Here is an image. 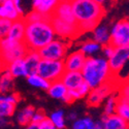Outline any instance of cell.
Wrapping results in <instances>:
<instances>
[{
    "mask_svg": "<svg viewBox=\"0 0 129 129\" xmlns=\"http://www.w3.org/2000/svg\"><path fill=\"white\" fill-rule=\"evenodd\" d=\"M56 37V32L51 22V18H46L37 22H26L24 42L29 50L39 51Z\"/></svg>",
    "mask_w": 129,
    "mask_h": 129,
    "instance_id": "obj_1",
    "label": "cell"
},
{
    "mask_svg": "<svg viewBox=\"0 0 129 129\" xmlns=\"http://www.w3.org/2000/svg\"><path fill=\"white\" fill-rule=\"evenodd\" d=\"M85 82L87 83L91 89L112 81L115 79L109 60L106 58H99L90 56L86 60V63L82 69Z\"/></svg>",
    "mask_w": 129,
    "mask_h": 129,
    "instance_id": "obj_2",
    "label": "cell"
},
{
    "mask_svg": "<svg viewBox=\"0 0 129 129\" xmlns=\"http://www.w3.org/2000/svg\"><path fill=\"white\" fill-rule=\"evenodd\" d=\"M71 3L78 23L88 21L100 22L104 16L102 4L96 2L95 0H71Z\"/></svg>",
    "mask_w": 129,
    "mask_h": 129,
    "instance_id": "obj_3",
    "label": "cell"
},
{
    "mask_svg": "<svg viewBox=\"0 0 129 129\" xmlns=\"http://www.w3.org/2000/svg\"><path fill=\"white\" fill-rule=\"evenodd\" d=\"M24 41H15L7 37L1 38V64L2 68L18 59H23L29 52Z\"/></svg>",
    "mask_w": 129,
    "mask_h": 129,
    "instance_id": "obj_4",
    "label": "cell"
},
{
    "mask_svg": "<svg viewBox=\"0 0 129 129\" xmlns=\"http://www.w3.org/2000/svg\"><path fill=\"white\" fill-rule=\"evenodd\" d=\"M65 64L64 60H48V59H41L37 73H39L41 77H44L48 81L55 82L61 80L62 76L65 72Z\"/></svg>",
    "mask_w": 129,
    "mask_h": 129,
    "instance_id": "obj_5",
    "label": "cell"
},
{
    "mask_svg": "<svg viewBox=\"0 0 129 129\" xmlns=\"http://www.w3.org/2000/svg\"><path fill=\"white\" fill-rule=\"evenodd\" d=\"M68 46L65 41L61 39H54L50 44L41 48L38 52L41 59L48 60H64L66 58Z\"/></svg>",
    "mask_w": 129,
    "mask_h": 129,
    "instance_id": "obj_6",
    "label": "cell"
},
{
    "mask_svg": "<svg viewBox=\"0 0 129 129\" xmlns=\"http://www.w3.org/2000/svg\"><path fill=\"white\" fill-rule=\"evenodd\" d=\"M111 44L114 47H123L129 45V20L123 19L111 28Z\"/></svg>",
    "mask_w": 129,
    "mask_h": 129,
    "instance_id": "obj_7",
    "label": "cell"
},
{
    "mask_svg": "<svg viewBox=\"0 0 129 129\" xmlns=\"http://www.w3.org/2000/svg\"><path fill=\"white\" fill-rule=\"evenodd\" d=\"M116 87H117V85H116L115 79H114L112 81H109V82L98 86V87H96L94 89H91L90 93L87 96L88 104L91 106L99 105L104 99H106L110 95H112V93L114 92Z\"/></svg>",
    "mask_w": 129,
    "mask_h": 129,
    "instance_id": "obj_8",
    "label": "cell"
},
{
    "mask_svg": "<svg viewBox=\"0 0 129 129\" xmlns=\"http://www.w3.org/2000/svg\"><path fill=\"white\" fill-rule=\"evenodd\" d=\"M51 22L56 32V35L60 38H74L81 34L78 24H71L56 16L51 17Z\"/></svg>",
    "mask_w": 129,
    "mask_h": 129,
    "instance_id": "obj_9",
    "label": "cell"
},
{
    "mask_svg": "<svg viewBox=\"0 0 129 129\" xmlns=\"http://www.w3.org/2000/svg\"><path fill=\"white\" fill-rule=\"evenodd\" d=\"M107 60H109L113 73L117 76L126 65V63L129 61V45L123 47H117L115 49L113 56Z\"/></svg>",
    "mask_w": 129,
    "mask_h": 129,
    "instance_id": "obj_10",
    "label": "cell"
},
{
    "mask_svg": "<svg viewBox=\"0 0 129 129\" xmlns=\"http://www.w3.org/2000/svg\"><path fill=\"white\" fill-rule=\"evenodd\" d=\"M54 16H56L64 21H66L68 23L71 24H78L76 16H74V12H73V7H72V3L71 0H63V1H59Z\"/></svg>",
    "mask_w": 129,
    "mask_h": 129,
    "instance_id": "obj_11",
    "label": "cell"
},
{
    "mask_svg": "<svg viewBox=\"0 0 129 129\" xmlns=\"http://www.w3.org/2000/svg\"><path fill=\"white\" fill-rule=\"evenodd\" d=\"M87 58L88 57L86 56L81 50L69 54V55L66 56V58L64 59V64H65L66 70L82 71Z\"/></svg>",
    "mask_w": 129,
    "mask_h": 129,
    "instance_id": "obj_12",
    "label": "cell"
},
{
    "mask_svg": "<svg viewBox=\"0 0 129 129\" xmlns=\"http://www.w3.org/2000/svg\"><path fill=\"white\" fill-rule=\"evenodd\" d=\"M61 81L67 87L68 90H74L85 83V79L82 71H73V70H65L61 78Z\"/></svg>",
    "mask_w": 129,
    "mask_h": 129,
    "instance_id": "obj_13",
    "label": "cell"
},
{
    "mask_svg": "<svg viewBox=\"0 0 129 129\" xmlns=\"http://www.w3.org/2000/svg\"><path fill=\"white\" fill-rule=\"evenodd\" d=\"M25 31H26V21L24 18H20L16 21H13L12 27H10L6 37L15 41H24Z\"/></svg>",
    "mask_w": 129,
    "mask_h": 129,
    "instance_id": "obj_14",
    "label": "cell"
},
{
    "mask_svg": "<svg viewBox=\"0 0 129 129\" xmlns=\"http://www.w3.org/2000/svg\"><path fill=\"white\" fill-rule=\"evenodd\" d=\"M101 119L104 123V129H126L129 128V123L123 118L114 113L112 115H103Z\"/></svg>",
    "mask_w": 129,
    "mask_h": 129,
    "instance_id": "obj_15",
    "label": "cell"
},
{
    "mask_svg": "<svg viewBox=\"0 0 129 129\" xmlns=\"http://www.w3.org/2000/svg\"><path fill=\"white\" fill-rule=\"evenodd\" d=\"M48 93L52 98L65 102L68 94V89L61 80H58L51 83L50 88L48 89Z\"/></svg>",
    "mask_w": 129,
    "mask_h": 129,
    "instance_id": "obj_16",
    "label": "cell"
},
{
    "mask_svg": "<svg viewBox=\"0 0 129 129\" xmlns=\"http://www.w3.org/2000/svg\"><path fill=\"white\" fill-rule=\"evenodd\" d=\"M0 17L8 19L10 21H16L20 18H23L16 7L13 0H5L0 5Z\"/></svg>",
    "mask_w": 129,
    "mask_h": 129,
    "instance_id": "obj_17",
    "label": "cell"
},
{
    "mask_svg": "<svg viewBox=\"0 0 129 129\" xmlns=\"http://www.w3.org/2000/svg\"><path fill=\"white\" fill-rule=\"evenodd\" d=\"M24 60H25V65L27 69V77L30 76V74L36 73L38 69V65L41 61L39 52L35 50H30L25 56Z\"/></svg>",
    "mask_w": 129,
    "mask_h": 129,
    "instance_id": "obj_18",
    "label": "cell"
},
{
    "mask_svg": "<svg viewBox=\"0 0 129 129\" xmlns=\"http://www.w3.org/2000/svg\"><path fill=\"white\" fill-rule=\"evenodd\" d=\"M58 3L59 0H38L37 2L33 3V7L46 17L51 18L55 13V9Z\"/></svg>",
    "mask_w": 129,
    "mask_h": 129,
    "instance_id": "obj_19",
    "label": "cell"
},
{
    "mask_svg": "<svg viewBox=\"0 0 129 129\" xmlns=\"http://www.w3.org/2000/svg\"><path fill=\"white\" fill-rule=\"evenodd\" d=\"M3 70H7L12 76L16 78H21V77H27V69L25 65V60L23 59H18L12 63L7 64L5 67L2 68Z\"/></svg>",
    "mask_w": 129,
    "mask_h": 129,
    "instance_id": "obj_20",
    "label": "cell"
},
{
    "mask_svg": "<svg viewBox=\"0 0 129 129\" xmlns=\"http://www.w3.org/2000/svg\"><path fill=\"white\" fill-rule=\"evenodd\" d=\"M93 39L101 46L111 42V29L105 25H98L93 31Z\"/></svg>",
    "mask_w": 129,
    "mask_h": 129,
    "instance_id": "obj_21",
    "label": "cell"
},
{
    "mask_svg": "<svg viewBox=\"0 0 129 129\" xmlns=\"http://www.w3.org/2000/svg\"><path fill=\"white\" fill-rule=\"evenodd\" d=\"M91 88L90 86L87 83H84L81 87H79L78 89H74V90H68V94H67V98L66 101L67 103H71L73 101H76L78 99H81L83 97H86L88 96V94L90 93Z\"/></svg>",
    "mask_w": 129,
    "mask_h": 129,
    "instance_id": "obj_22",
    "label": "cell"
},
{
    "mask_svg": "<svg viewBox=\"0 0 129 129\" xmlns=\"http://www.w3.org/2000/svg\"><path fill=\"white\" fill-rule=\"evenodd\" d=\"M26 79H27V83L34 88L45 90V91H48V89L50 88L51 82L48 81L47 79H45L44 77H41L37 72L33 73V74H30V76L26 77Z\"/></svg>",
    "mask_w": 129,
    "mask_h": 129,
    "instance_id": "obj_23",
    "label": "cell"
},
{
    "mask_svg": "<svg viewBox=\"0 0 129 129\" xmlns=\"http://www.w3.org/2000/svg\"><path fill=\"white\" fill-rule=\"evenodd\" d=\"M35 113L33 106H26L25 109L20 111L17 115V122L21 126H28L32 122V118Z\"/></svg>",
    "mask_w": 129,
    "mask_h": 129,
    "instance_id": "obj_24",
    "label": "cell"
},
{
    "mask_svg": "<svg viewBox=\"0 0 129 129\" xmlns=\"http://www.w3.org/2000/svg\"><path fill=\"white\" fill-rule=\"evenodd\" d=\"M101 49H102V46L100 44H98L97 41H95L94 39L90 40V41H86L85 44H83L82 47H81V51L87 57L93 56L94 54L101 51Z\"/></svg>",
    "mask_w": 129,
    "mask_h": 129,
    "instance_id": "obj_25",
    "label": "cell"
},
{
    "mask_svg": "<svg viewBox=\"0 0 129 129\" xmlns=\"http://www.w3.org/2000/svg\"><path fill=\"white\" fill-rule=\"evenodd\" d=\"M14 79L15 78L7 70L3 71L1 76V80H0V90H1V93H6L14 89V83H13Z\"/></svg>",
    "mask_w": 129,
    "mask_h": 129,
    "instance_id": "obj_26",
    "label": "cell"
},
{
    "mask_svg": "<svg viewBox=\"0 0 129 129\" xmlns=\"http://www.w3.org/2000/svg\"><path fill=\"white\" fill-rule=\"evenodd\" d=\"M73 129H96V122L90 117H84L72 123Z\"/></svg>",
    "mask_w": 129,
    "mask_h": 129,
    "instance_id": "obj_27",
    "label": "cell"
},
{
    "mask_svg": "<svg viewBox=\"0 0 129 129\" xmlns=\"http://www.w3.org/2000/svg\"><path fill=\"white\" fill-rule=\"evenodd\" d=\"M116 113L118 115H120L123 119H125L129 123V100H125L119 97Z\"/></svg>",
    "mask_w": 129,
    "mask_h": 129,
    "instance_id": "obj_28",
    "label": "cell"
},
{
    "mask_svg": "<svg viewBox=\"0 0 129 129\" xmlns=\"http://www.w3.org/2000/svg\"><path fill=\"white\" fill-rule=\"evenodd\" d=\"M16 104L5 100H0V117L9 118L15 114Z\"/></svg>",
    "mask_w": 129,
    "mask_h": 129,
    "instance_id": "obj_29",
    "label": "cell"
},
{
    "mask_svg": "<svg viewBox=\"0 0 129 129\" xmlns=\"http://www.w3.org/2000/svg\"><path fill=\"white\" fill-rule=\"evenodd\" d=\"M52 122L54 123L55 127L57 129H63L66 126L65 124V117H64V112L62 110H58L56 112H54L50 116Z\"/></svg>",
    "mask_w": 129,
    "mask_h": 129,
    "instance_id": "obj_30",
    "label": "cell"
},
{
    "mask_svg": "<svg viewBox=\"0 0 129 129\" xmlns=\"http://www.w3.org/2000/svg\"><path fill=\"white\" fill-rule=\"evenodd\" d=\"M118 99H119V96H116V95H110L109 97L106 98V101H105V104L103 107V113L105 115H112V114L116 113Z\"/></svg>",
    "mask_w": 129,
    "mask_h": 129,
    "instance_id": "obj_31",
    "label": "cell"
},
{
    "mask_svg": "<svg viewBox=\"0 0 129 129\" xmlns=\"http://www.w3.org/2000/svg\"><path fill=\"white\" fill-rule=\"evenodd\" d=\"M98 25H99V22H96V21H88V22L78 23V27L81 31V33H86V32L93 31Z\"/></svg>",
    "mask_w": 129,
    "mask_h": 129,
    "instance_id": "obj_32",
    "label": "cell"
},
{
    "mask_svg": "<svg viewBox=\"0 0 129 129\" xmlns=\"http://www.w3.org/2000/svg\"><path fill=\"white\" fill-rule=\"evenodd\" d=\"M12 24H13V21H10L8 19H5V18L0 19V35H1V38L6 37L10 27H12Z\"/></svg>",
    "mask_w": 129,
    "mask_h": 129,
    "instance_id": "obj_33",
    "label": "cell"
},
{
    "mask_svg": "<svg viewBox=\"0 0 129 129\" xmlns=\"http://www.w3.org/2000/svg\"><path fill=\"white\" fill-rule=\"evenodd\" d=\"M46 18H49V17H46L45 15H42L40 12H38L37 9H33L26 17H24V19H25V21L27 23H29V22H37V21H41V20H44Z\"/></svg>",
    "mask_w": 129,
    "mask_h": 129,
    "instance_id": "obj_34",
    "label": "cell"
},
{
    "mask_svg": "<svg viewBox=\"0 0 129 129\" xmlns=\"http://www.w3.org/2000/svg\"><path fill=\"white\" fill-rule=\"evenodd\" d=\"M119 96L120 98L125 99V100H129V80L123 82L120 85L119 88Z\"/></svg>",
    "mask_w": 129,
    "mask_h": 129,
    "instance_id": "obj_35",
    "label": "cell"
},
{
    "mask_svg": "<svg viewBox=\"0 0 129 129\" xmlns=\"http://www.w3.org/2000/svg\"><path fill=\"white\" fill-rule=\"evenodd\" d=\"M115 49L116 47H114L111 42L110 44H107V45H104L102 46V49H101V52L103 54V57L106 58V59H110L112 56H113V54L115 52Z\"/></svg>",
    "mask_w": 129,
    "mask_h": 129,
    "instance_id": "obj_36",
    "label": "cell"
},
{
    "mask_svg": "<svg viewBox=\"0 0 129 129\" xmlns=\"http://www.w3.org/2000/svg\"><path fill=\"white\" fill-rule=\"evenodd\" d=\"M0 100H5V101H8V102H12L14 104L17 105V103L19 102L20 100V96L19 94L17 93H12V94H7L5 96H1V98H0Z\"/></svg>",
    "mask_w": 129,
    "mask_h": 129,
    "instance_id": "obj_37",
    "label": "cell"
},
{
    "mask_svg": "<svg viewBox=\"0 0 129 129\" xmlns=\"http://www.w3.org/2000/svg\"><path fill=\"white\" fill-rule=\"evenodd\" d=\"M39 129H56V127L52 122L51 118L46 117L44 120L39 122Z\"/></svg>",
    "mask_w": 129,
    "mask_h": 129,
    "instance_id": "obj_38",
    "label": "cell"
},
{
    "mask_svg": "<svg viewBox=\"0 0 129 129\" xmlns=\"http://www.w3.org/2000/svg\"><path fill=\"white\" fill-rule=\"evenodd\" d=\"M46 117H47L46 114L42 112L41 110H39V111H35V113H34V115H33V118H32V121H33V122H36V123H39L40 121L44 120Z\"/></svg>",
    "mask_w": 129,
    "mask_h": 129,
    "instance_id": "obj_39",
    "label": "cell"
},
{
    "mask_svg": "<svg viewBox=\"0 0 129 129\" xmlns=\"http://www.w3.org/2000/svg\"><path fill=\"white\" fill-rule=\"evenodd\" d=\"M13 1H14V3H15L16 7L18 8V10L20 12V14L23 16V14H24V9H23V6H22V0H13Z\"/></svg>",
    "mask_w": 129,
    "mask_h": 129,
    "instance_id": "obj_40",
    "label": "cell"
},
{
    "mask_svg": "<svg viewBox=\"0 0 129 129\" xmlns=\"http://www.w3.org/2000/svg\"><path fill=\"white\" fill-rule=\"evenodd\" d=\"M67 119L69 120V121H76V120H78V115H77V113H69V115H68V117H67Z\"/></svg>",
    "mask_w": 129,
    "mask_h": 129,
    "instance_id": "obj_41",
    "label": "cell"
},
{
    "mask_svg": "<svg viewBox=\"0 0 129 129\" xmlns=\"http://www.w3.org/2000/svg\"><path fill=\"white\" fill-rule=\"evenodd\" d=\"M27 127H28L29 129H39V123H36V122L32 121Z\"/></svg>",
    "mask_w": 129,
    "mask_h": 129,
    "instance_id": "obj_42",
    "label": "cell"
},
{
    "mask_svg": "<svg viewBox=\"0 0 129 129\" xmlns=\"http://www.w3.org/2000/svg\"><path fill=\"white\" fill-rule=\"evenodd\" d=\"M95 1H96V2H98V3H100V4H103L105 0H95Z\"/></svg>",
    "mask_w": 129,
    "mask_h": 129,
    "instance_id": "obj_43",
    "label": "cell"
},
{
    "mask_svg": "<svg viewBox=\"0 0 129 129\" xmlns=\"http://www.w3.org/2000/svg\"><path fill=\"white\" fill-rule=\"evenodd\" d=\"M4 1H5V0H0V3H3Z\"/></svg>",
    "mask_w": 129,
    "mask_h": 129,
    "instance_id": "obj_44",
    "label": "cell"
},
{
    "mask_svg": "<svg viewBox=\"0 0 129 129\" xmlns=\"http://www.w3.org/2000/svg\"><path fill=\"white\" fill-rule=\"evenodd\" d=\"M59 1H63V0H59Z\"/></svg>",
    "mask_w": 129,
    "mask_h": 129,
    "instance_id": "obj_45",
    "label": "cell"
}]
</instances>
